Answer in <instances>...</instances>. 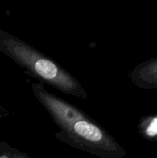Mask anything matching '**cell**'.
Here are the masks:
<instances>
[{
  "label": "cell",
  "instance_id": "obj_1",
  "mask_svg": "<svg viewBox=\"0 0 157 158\" xmlns=\"http://www.w3.org/2000/svg\"><path fill=\"white\" fill-rule=\"evenodd\" d=\"M35 98L48 112L60 132L56 136L69 145L100 158H124L125 149L83 111L51 94L41 82L31 83Z\"/></svg>",
  "mask_w": 157,
  "mask_h": 158
},
{
  "label": "cell",
  "instance_id": "obj_2",
  "mask_svg": "<svg viewBox=\"0 0 157 158\" xmlns=\"http://www.w3.org/2000/svg\"><path fill=\"white\" fill-rule=\"evenodd\" d=\"M0 53L6 55L29 74L63 94L86 99L87 92L79 81L54 59L19 37L0 30Z\"/></svg>",
  "mask_w": 157,
  "mask_h": 158
},
{
  "label": "cell",
  "instance_id": "obj_3",
  "mask_svg": "<svg viewBox=\"0 0 157 158\" xmlns=\"http://www.w3.org/2000/svg\"><path fill=\"white\" fill-rule=\"evenodd\" d=\"M130 78L132 83L141 89L157 91V57L137 65L130 71Z\"/></svg>",
  "mask_w": 157,
  "mask_h": 158
},
{
  "label": "cell",
  "instance_id": "obj_4",
  "mask_svg": "<svg viewBox=\"0 0 157 158\" xmlns=\"http://www.w3.org/2000/svg\"><path fill=\"white\" fill-rule=\"evenodd\" d=\"M140 134L149 142L157 140V114L143 117L139 123Z\"/></svg>",
  "mask_w": 157,
  "mask_h": 158
},
{
  "label": "cell",
  "instance_id": "obj_5",
  "mask_svg": "<svg viewBox=\"0 0 157 158\" xmlns=\"http://www.w3.org/2000/svg\"><path fill=\"white\" fill-rule=\"evenodd\" d=\"M0 158H31L25 154L11 147L5 142H0Z\"/></svg>",
  "mask_w": 157,
  "mask_h": 158
}]
</instances>
